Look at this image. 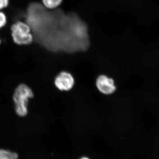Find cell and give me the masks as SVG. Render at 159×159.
<instances>
[{
    "instance_id": "cell-10",
    "label": "cell",
    "mask_w": 159,
    "mask_h": 159,
    "mask_svg": "<svg viewBox=\"0 0 159 159\" xmlns=\"http://www.w3.org/2000/svg\"><path fill=\"white\" fill-rule=\"evenodd\" d=\"M1 39H0V44H1Z\"/></svg>"
},
{
    "instance_id": "cell-3",
    "label": "cell",
    "mask_w": 159,
    "mask_h": 159,
    "mask_svg": "<svg viewBox=\"0 0 159 159\" xmlns=\"http://www.w3.org/2000/svg\"><path fill=\"white\" fill-rule=\"evenodd\" d=\"M75 80L72 74L63 71L55 77L54 84L57 88L61 91H69L73 88Z\"/></svg>"
},
{
    "instance_id": "cell-1",
    "label": "cell",
    "mask_w": 159,
    "mask_h": 159,
    "mask_svg": "<svg viewBox=\"0 0 159 159\" xmlns=\"http://www.w3.org/2000/svg\"><path fill=\"white\" fill-rule=\"evenodd\" d=\"M34 93L28 86L21 84L15 90L13 100L15 109L18 116L25 117L28 113V105L29 99L33 98Z\"/></svg>"
},
{
    "instance_id": "cell-8",
    "label": "cell",
    "mask_w": 159,
    "mask_h": 159,
    "mask_svg": "<svg viewBox=\"0 0 159 159\" xmlns=\"http://www.w3.org/2000/svg\"><path fill=\"white\" fill-rule=\"evenodd\" d=\"M9 3V0H0V10L6 8Z\"/></svg>"
},
{
    "instance_id": "cell-2",
    "label": "cell",
    "mask_w": 159,
    "mask_h": 159,
    "mask_svg": "<svg viewBox=\"0 0 159 159\" xmlns=\"http://www.w3.org/2000/svg\"><path fill=\"white\" fill-rule=\"evenodd\" d=\"M11 29L12 39L16 44L29 45L33 42V35L31 33V28L28 24L18 21L11 26Z\"/></svg>"
},
{
    "instance_id": "cell-5",
    "label": "cell",
    "mask_w": 159,
    "mask_h": 159,
    "mask_svg": "<svg viewBox=\"0 0 159 159\" xmlns=\"http://www.w3.org/2000/svg\"><path fill=\"white\" fill-rule=\"evenodd\" d=\"M17 153L9 151L0 149V159H18Z\"/></svg>"
},
{
    "instance_id": "cell-9",
    "label": "cell",
    "mask_w": 159,
    "mask_h": 159,
    "mask_svg": "<svg viewBox=\"0 0 159 159\" xmlns=\"http://www.w3.org/2000/svg\"><path fill=\"white\" fill-rule=\"evenodd\" d=\"M81 159H89L87 158L84 157V158H81Z\"/></svg>"
},
{
    "instance_id": "cell-6",
    "label": "cell",
    "mask_w": 159,
    "mask_h": 159,
    "mask_svg": "<svg viewBox=\"0 0 159 159\" xmlns=\"http://www.w3.org/2000/svg\"><path fill=\"white\" fill-rule=\"evenodd\" d=\"M62 0H42L43 3L46 8L54 9L60 5Z\"/></svg>"
},
{
    "instance_id": "cell-7",
    "label": "cell",
    "mask_w": 159,
    "mask_h": 159,
    "mask_svg": "<svg viewBox=\"0 0 159 159\" xmlns=\"http://www.w3.org/2000/svg\"><path fill=\"white\" fill-rule=\"evenodd\" d=\"M7 23V17L4 12L0 11V29L6 25Z\"/></svg>"
},
{
    "instance_id": "cell-4",
    "label": "cell",
    "mask_w": 159,
    "mask_h": 159,
    "mask_svg": "<svg viewBox=\"0 0 159 159\" xmlns=\"http://www.w3.org/2000/svg\"><path fill=\"white\" fill-rule=\"evenodd\" d=\"M96 86L99 92L104 95L113 94L116 89L113 80L104 75L98 77L96 80Z\"/></svg>"
}]
</instances>
